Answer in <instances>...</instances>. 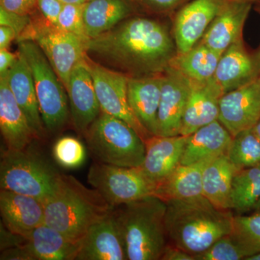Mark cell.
Listing matches in <instances>:
<instances>
[{
  "instance_id": "obj_1",
  "label": "cell",
  "mask_w": 260,
  "mask_h": 260,
  "mask_svg": "<svg viewBox=\"0 0 260 260\" xmlns=\"http://www.w3.org/2000/svg\"><path fill=\"white\" fill-rule=\"evenodd\" d=\"M89 57L131 78L160 75L177 54L167 24L146 17L131 16L85 43Z\"/></svg>"
},
{
  "instance_id": "obj_2",
  "label": "cell",
  "mask_w": 260,
  "mask_h": 260,
  "mask_svg": "<svg viewBox=\"0 0 260 260\" xmlns=\"http://www.w3.org/2000/svg\"><path fill=\"white\" fill-rule=\"evenodd\" d=\"M166 203L168 239L191 255L203 252L234 230L232 211L215 208L204 196Z\"/></svg>"
},
{
  "instance_id": "obj_3",
  "label": "cell",
  "mask_w": 260,
  "mask_h": 260,
  "mask_svg": "<svg viewBox=\"0 0 260 260\" xmlns=\"http://www.w3.org/2000/svg\"><path fill=\"white\" fill-rule=\"evenodd\" d=\"M43 203L44 223L75 240H81L90 227L115 208L97 189L64 174L56 190Z\"/></svg>"
},
{
  "instance_id": "obj_4",
  "label": "cell",
  "mask_w": 260,
  "mask_h": 260,
  "mask_svg": "<svg viewBox=\"0 0 260 260\" xmlns=\"http://www.w3.org/2000/svg\"><path fill=\"white\" fill-rule=\"evenodd\" d=\"M167 209L165 201L150 195L116 210L128 260L160 259L167 245Z\"/></svg>"
},
{
  "instance_id": "obj_5",
  "label": "cell",
  "mask_w": 260,
  "mask_h": 260,
  "mask_svg": "<svg viewBox=\"0 0 260 260\" xmlns=\"http://www.w3.org/2000/svg\"><path fill=\"white\" fill-rule=\"evenodd\" d=\"M84 137L97 161L129 168L140 167L143 164L144 140L119 118L101 112Z\"/></svg>"
},
{
  "instance_id": "obj_6",
  "label": "cell",
  "mask_w": 260,
  "mask_h": 260,
  "mask_svg": "<svg viewBox=\"0 0 260 260\" xmlns=\"http://www.w3.org/2000/svg\"><path fill=\"white\" fill-rule=\"evenodd\" d=\"M61 174L37 154L7 148L0 162V186L44 203L57 188Z\"/></svg>"
},
{
  "instance_id": "obj_7",
  "label": "cell",
  "mask_w": 260,
  "mask_h": 260,
  "mask_svg": "<svg viewBox=\"0 0 260 260\" xmlns=\"http://www.w3.org/2000/svg\"><path fill=\"white\" fill-rule=\"evenodd\" d=\"M18 51L31 71L44 126L51 133L59 131L69 116L66 88L37 43L20 41Z\"/></svg>"
},
{
  "instance_id": "obj_8",
  "label": "cell",
  "mask_w": 260,
  "mask_h": 260,
  "mask_svg": "<svg viewBox=\"0 0 260 260\" xmlns=\"http://www.w3.org/2000/svg\"><path fill=\"white\" fill-rule=\"evenodd\" d=\"M37 43L47 56L61 83L66 87L73 69L85 59V42L72 32L49 23L44 17H32V22L17 41Z\"/></svg>"
},
{
  "instance_id": "obj_9",
  "label": "cell",
  "mask_w": 260,
  "mask_h": 260,
  "mask_svg": "<svg viewBox=\"0 0 260 260\" xmlns=\"http://www.w3.org/2000/svg\"><path fill=\"white\" fill-rule=\"evenodd\" d=\"M88 181L114 207L154 195L157 186L140 167H117L99 161L89 169Z\"/></svg>"
},
{
  "instance_id": "obj_10",
  "label": "cell",
  "mask_w": 260,
  "mask_h": 260,
  "mask_svg": "<svg viewBox=\"0 0 260 260\" xmlns=\"http://www.w3.org/2000/svg\"><path fill=\"white\" fill-rule=\"evenodd\" d=\"M102 112L125 121L146 141L153 136L143 127L130 107L127 95L129 76L107 68L85 55Z\"/></svg>"
},
{
  "instance_id": "obj_11",
  "label": "cell",
  "mask_w": 260,
  "mask_h": 260,
  "mask_svg": "<svg viewBox=\"0 0 260 260\" xmlns=\"http://www.w3.org/2000/svg\"><path fill=\"white\" fill-rule=\"evenodd\" d=\"M226 0H189L173 15L172 35L177 53L186 52L201 40Z\"/></svg>"
},
{
  "instance_id": "obj_12",
  "label": "cell",
  "mask_w": 260,
  "mask_h": 260,
  "mask_svg": "<svg viewBox=\"0 0 260 260\" xmlns=\"http://www.w3.org/2000/svg\"><path fill=\"white\" fill-rule=\"evenodd\" d=\"M191 85V81L189 78L171 67L162 73L157 135H180Z\"/></svg>"
},
{
  "instance_id": "obj_13",
  "label": "cell",
  "mask_w": 260,
  "mask_h": 260,
  "mask_svg": "<svg viewBox=\"0 0 260 260\" xmlns=\"http://www.w3.org/2000/svg\"><path fill=\"white\" fill-rule=\"evenodd\" d=\"M259 76L260 48L251 50L242 39L222 54L213 78L224 94L254 83Z\"/></svg>"
},
{
  "instance_id": "obj_14",
  "label": "cell",
  "mask_w": 260,
  "mask_h": 260,
  "mask_svg": "<svg viewBox=\"0 0 260 260\" xmlns=\"http://www.w3.org/2000/svg\"><path fill=\"white\" fill-rule=\"evenodd\" d=\"M77 260H127L116 210L94 223L80 240Z\"/></svg>"
},
{
  "instance_id": "obj_15",
  "label": "cell",
  "mask_w": 260,
  "mask_h": 260,
  "mask_svg": "<svg viewBox=\"0 0 260 260\" xmlns=\"http://www.w3.org/2000/svg\"><path fill=\"white\" fill-rule=\"evenodd\" d=\"M259 117V80L224 93L220 98L218 120L232 137L253 128Z\"/></svg>"
},
{
  "instance_id": "obj_16",
  "label": "cell",
  "mask_w": 260,
  "mask_h": 260,
  "mask_svg": "<svg viewBox=\"0 0 260 260\" xmlns=\"http://www.w3.org/2000/svg\"><path fill=\"white\" fill-rule=\"evenodd\" d=\"M65 88L73 126L78 133L84 135L102 112L85 59L73 69Z\"/></svg>"
},
{
  "instance_id": "obj_17",
  "label": "cell",
  "mask_w": 260,
  "mask_h": 260,
  "mask_svg": "<svg viewBox=\"0 0 260 260\" xmlns=\"http://www.w3.org/2000/svg\"><path fill=\"white\" fill-rule=\"evenodd\" d=\"M252 7L249 3L226 0L200 42L223 54L228 48L244 39L243 30Z\"/></svg>"
},
{
  "instance_id": "obj_18",
  "label": "cell",
  "mask_w": 260,
  "mask_h": 260,
  "mask_svg": "<svg viewBox=\"0 0 260 260\" xmlns=\"http://www.w3.org/2000/svg\"><path fill=\"white\" fill-rule=\"evenodd\" d=\"M0 213L2 223L10 232L25 237L44 223L42 201L6 189L0 191Z\"/></svg>"
},
{
  "instance_id": "obj_19",
  "label": "cell",
  "mask_w": 260,
  "mask_h": 260,
  "mask_svg": "<svg viewBox=\"0 0 260 260\" xmlns=\"http://www.w3.org/2000/svg\"><path fill=\"white\" fill-rule=\"evenodd\" d=\"M187 136L150 137L145 144V155L141 167L145 176L158 184L180 164Z\"/></svg>"
},
{
  "instance_id": "obj_20",
  "label": "cell",
  "mask_w": 260,
  "mask_h": 260,
  "mask_svg": "<svg viewBox=\"0 0 260 260\" xmlns=\"http://www.w3.org/2000/svg\"><path fill=\"white\" fill-rule=\"evenodd\" d=\"M223 95L214 78L203 82L191 81L180 135L187 136L202 126L218 120L219 103Z\"/></svg>"
},
{
  "instance_id": "obj_21",
  "label": "cell",
  "mask_w": 260,
  "mask_h": 260,
  "mask_svg": "<svg viewBox=\"0 0 260 260\" xmlns=\"http://www.w3.org/2000/svg\"><path fill=\"white\" fill-rule=\"evenodd\" d=\"M7 74L0 75V129L7 148L24 150L37 138L10 90Z\"/></svg>"
},
{
  "instance_id": "obj_22",
  "label": "cell",
  "mask_w": 260,
  "mask_h": 260,
  "mask_svg": "<svg viewBox=\"0 0 260 260\" xmlns=\"http://www.w3.org/2000/svg\"><path fill=\"white\" fill-rule=\"evenodd\" d=\"M162 74L131 78L127 83L130 107L137 119L151 135L158 134V113L161 96Z\"/></svg>"
},
{
  "instance_id": "obj_23",
  "label": "cell",
  "mask_w": 260,
  "mask_h": 260,
  "mask_svg": "<svg viewBox=\"0 0 260 260\" xmlns=\"http://www.w3.org/2000/svg\"><path fill=\"white\" fill-rule=\"evenodd\" d=\"M232 139L218 119L202 126L187 135L180 164L189 165L226 154Z\"/></svg>"
},
{
  "instance_id": "obj_24",
  "label": "cell",
  "mask_w": 260,
  "mask_h": 260,
  "mask_svg": "<svg viewBox=\"0 0 260 260\" xmlns=\"http://www.w3.org/2000/svg\"><path fill=\"white\" fill-rule=\"evenodd\" d=\"M18 59L8 72V83L37 138L44 135L43 123L34 78L28 64L18 51Z\"/></svg>"
},
{
  "instance_id": "obj_25",
  "label": "cell",
  "mask_w": 260,
  "mask_h": 260,
  "mask_svg": "<svg viewBox=\"0 0 260 260\" xmlns=\"http://www.w3.org/2000/svg\"><path fill=\"white\" fill-rule=\"evenodd\" d=\"M24 246L34 260H75L80 240L67 237L43 223L28 234Z\"/></svg>"
},
{
  "instance_id": "obj_26",
  "label": "cell",
  "mask_w": 260,
  "mask_h": 260,
  "mask_svg": "<svg viewBox=\"0 0 260 260\" xmlns=\"http://www.w3.org/2000/svg\"><path fill=\"white\" fill-rule=\"evenodd\" d=\"M211 160L189 165L179 164L157 184L154 195L165 202L193 200L203 197V171Z\"/></svg>"
},
{
  "instance_id": "obj_27",
  "label": "cell",
  "mask_w": 260,
  "mask_h": 260,
  "mask_svg": "<svg viewBox=\"0 0 260 260\" xmlns=\"http://www.w3.org/2000/svg\"><path fill=\"white\" fill-rule=\"evenodd\" d=\"M238 171L226 154L212 159L205 166L203 174V194L215 208L232 210L233 180Z\"/></svg>"
},
{
  "instance_id": "obj_28",
  "label": "cell",
  "mask_w": 260,
  "mask_h": 260,
  "mask_svg": "<svg viewBox=\"0 0 260 260\" xmlns=\"http://www.w3.org/2000/svg\"><path fill=\"white\" fill-rule=\"evenodd\" d=\"M129 0H88L84 8V23L89 39L115 27L133 13Z\"/></svg>"
},
{
  "instance_id": "obj_29",
  "label": "cell",
  "mask_w": 260,
  "mask_h": 260,
  "mask_svg": "<svg viewBox=\"0 0 260 260\" xmlns=\"http://www.w3.org/2000/svg\"><path fill=\"white\" fill-rule=\"evenodd\" d=\"M221 55L199 42L186 52L177 53L169 67L191 81H206L213 78Z\"/></svg>"
},
{
  "instance_id": "obj_30",
  "label": "cell",
  "mask_w": 260,
  "mask_h": 260,
  "mask_svg": "<svg viewBox=\"0 0 260 260\" xmlns=\"http://www.w3.org/2000/svg\"><path fill=\"white\" fill-rule=\"evenodd\" d=\"M260 198V164L236 173L233 180L232 210L244 213L254 209Z\"/></svg>"
},
{
  "instance_id": "obj_31",
  "label": "cell",
  "mask_w": 260,
  "mask_h": 260,
  "mask_svg": "<svg viewBox=\"0 0 260 260\" xmlns=\"http://www.w3.org/2000/svg\"><path fill=\"white\" fill-rule=\"evenodd\" d=\"M226 155L239 171L259 165L260 140L252 128L233 137Z\"/></svg>"
},
{
  "instance_id": "obj_32",
  "label": "cell",
  "mask_w": 260,
  "mask_h": 260,
  "mask_svg": "<svg viewBox=\"0 0 260 260\" xmlns=\"http://www.w3.org/2000/svg\"><path fill=\"white\" fill-rule=\"evenodd\" d=\"M232 234L250 255L260 251V213L234 217Z\"/></svg>"
},
{
  "instance_id": "obj_33",
  "label": "cell",
  "mask_w": 260,
  "mask_h": 260,
  "mask_svg": "<svg viewBox=\"0 0 260 260\" xmlns=\"http://www.w3.org/2000/svg\"><path fill=\"white\" fill-rule=\"evenodd\" d=\"M249 255L250 253L231 234L220 238L194 257V260H240Z\"/></svg>"
},
{
  "instance_id": "obj_34",
  "label": "cell",
  "mask_w": 260,
  "mask_h": 260,
  "mask_svg": "<svg viewBox=\"0 0 260 260\" xmlns=\"http://www.w3.org/2000/svg\"><path fill=\"white\" fill-rule=\"evenodd\" d=\"M56 161L65 169L79 168L85 160V148L81 142L73 137H63L56 142L53 148Z\"/></svg>"
},
{
  "instance_id": "obj_35",
  "label": "cell",
  "mask_w": 260,
  "mask_h": 260,
  "mask_svg": "<svg viewBox=\"0 0 260 260\" xmlns=\"http://www.w3.org/2000/svg\"><path fill=\"white\" fill-rule=\"evenodd\" d=\"M85 4H64L56 25L62 30L75 34L87 42L89 39L85 32L84 23Z\"/></svg>"
},
{
  "instance_id": "obj_36",
  "label": "cell",
  "mask_w": 260,
  "mask_h": 260,
  "mask_svg": "<svg viewBox=\"0 0 260 260\" xmlns=\"http://www.w3.org/2000/svg\"><path fill=\"white\" fill-rule=\"evenodd\" d=\"M148 11L156 14H172L189 0H134Z\"/></svg>"
},
{
  "instance_id": "obj_37",
  "label": "cell",
  "mask_w": 260,
  "mask_h": 260,
  "mask_svg": "<svg viewBox=\"0 0 260 260\" xmlns=\"http://www.w3.org/2000/svg\"><path fill=\"white\" fill-rule=\"evenodd\" d=\"M32 22V16L10 13L0 7V25H6L15 30L17 39L28 28Z\"/></svg>"
},
{
  "instance_id": "obj_38",
  "label": "cell",
  "mask_w": 260,
  "mask_h": 260,
  "mask_svg": "<svg viewBox=\"0 0 260 260\" xmlns=\"http://www.w3.org/2000/svg\"><path fill=\"white\" fill-rule=\"evenodd\" d=\"M0 7L10 13L32 16L38 8L37 0H0Z\"/></svg>"
},
{
  "instance_id": "obj_39",
  "label": "cell",
  "mask_w": 260,
  "mask_h": 260,
  "mask_svg": "<svg viewBox=\"0 0 260 260\" xmlns=\"http://www.w3.org/2000/svg\"><path fill=\"white\" fill-rule=\"evenodd\" d=\"M63 4L59 0H37L38 9L49 23L56 25Z\"/></svg>"
},
{
  "instance_id": "obj_40",
  "label": "cell",
  "mask_w": 260,
  "mask_h": 260,
  "mask_svg": "<svg viewBox=\"0 0 260 260\" xmlns=\"http://www.w3.org/2000/svg\"><path fill=\"white\" fill-rule=\"evenodd\" d=\"M1 241H0V248L1 251L9 248L15 247V246H23L26 242V238L23 236L15 234L10 232L6 227L1 223Z\"/></svg>"
},
{
  "instance_id": "obj_41",
  "label": "cell",
  "mask_w": 260,
  "mask_h": 260,
  "mask_svg": "<svg viewBox=\"0 0 260 260\" xmlns=\"http://www.w3.org/2000/svg\"><path fill=\"white\" fill-rule=\"evenodd\" d=\"M1 260H34L28 249L23 246H15L1 251Z\"/></svg>"
},
{
  "instance_id": "obj_42",
  "label": "cell",
  "mask_w": 260,
  "mask_h": 260,
  "mask_svg": "<svg viewBox=\"0 0 260 260\" xmlns=\"http://www.w3.org/2000/svg\"><path fill=\"white\" fill-rule=\"evenodd\" d=\"M160 260H194V257L181 248L170 244L166 246Z\"/></svg>"
},
{
  "instance_id": "obj_43",
  "label": "cell",
  "mask_w": 260,
  "mask_h": 260,
  "mask_svg": "<svg viewBox=\"0 0 260 260\" xmlns=\"http://www.w3.org/2000/svg\"><path fill=\"white\" fill-rule=\"evenodd\" d=\"M18 52H11L8 49H0V75L9 71L18 60Z\"/></svg>"
},
{
  "instance_id": "obj_44",
  "label": "cell",
  "mask_w": 260,
  "mask_h": 260,
  "mask_svg": "<svg viewBox=\"0 0 260 260\" xmlns=\"http://www.w3.org/2000/svg\"><path fill=\"white\" fill-rule=\"evenodd\" d=\"M17 37L16 32L13 28L6 25H0V49H8Z\"/></svg>"
},
{
  "instance_id": "obj_45",
  "label": "cell",
  "mask_w": 260,
  "mask_h": 260,
  "mask_svg": "<svg viewBox=\"0 0 260 260\" xmlns=\"http://www.w3.org/2000/svg\"><path fill=\"white\" fill-rule=\"evenodd\" d=\"M63 4H83L88 0H59Z\"/></svg>"
},
{
  "instance_id": "obj_46",
  "label": "cell",
  "mask_w": 260,
  "mask_h": 260,
  "mask_svg": "<svg viewBox=\"0 0 260 260\" xmlns=\"http://www.w3.org/2000/svg\"><path fill=\"white\" fill-rule=\"evenodd\" d=\"M228 1L237 2V3H249L253 6L260 4V0H228Z\"/></svg>"
},
{
  "instance_id": "obj_47",
  "label": "cell",
  "mask_w": 260,
  "mask_h": 260,
  "mask_svg": "<svg viewBox=\"0 0 260 260\" xmlns=\"http://www.w3.org/2000/svg\"><path fill=\"white\" fill-rule=\"evenodd\" d=\"M252 130L254 134H255L256 137L260 140V117L259 120L256 123L255 125L253 126Z\"/></svg>"
},
{
  "instance_id": "obj_48",
  "label": "cell",
  "mask_w": 260,
  "mask_h": 260,
  "mask_svg": "<svg viewBox=\"0 0 260 260\" xmlns=\"http://www.w3.org/2000/svg\"><path fill=\"white\" fill-rule=\"evenodd\" d=\"M244 260H260V251H257L254 254L248 256Z\"/></svg>"
},
{
  "instance_id": "obj_49",
  "label": "cell",
  "mask_w": 260,
  "mask_h": 260,
  "mask_svg": "<svg viewBox=\"0 0 260 260\" xmlns=\"http://www.w3.org/2000/svg\"><path fill=\"white\" fill-rule=\"evenodd\" d=\"M254 213H260V198L258 200L257 203H256L255 206H254Z\"/></svg>"
},
{
  "instance_id": "obj_50",
  "label": "cell",
  "mask_w": 260,
  "mask_h": 260,
  "mask_svg": "<svg viewBox=\"0 0 260 260\" xmlns=\"http://www.w3.org/2000/svg\"><path fill=\"white\" fill-rule=\"evenodd\" d=\"M254 10H255L256 13H259V14L260 15V4L254 5ZM259 47L260 48V45Z\"/></svg>"
},
{
  "instance_id": "obj_51",
  "label": "cell",
  "mask_w": 260,
  "mask_h": 260,
  "mask_svg": "<svg viewBox=\"0 0 260 260\" xmlns=\"http://www.w3.org/2000/svg\"><path fill=\"white\" fill-rule=\"evenodd\" d=\"M258 80H259V83L260 84V76H259V79H258Z\"/></svg>"
}]
</instances>
